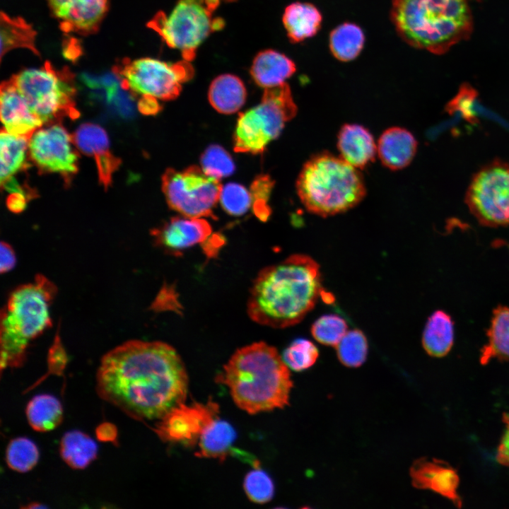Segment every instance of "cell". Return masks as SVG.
Masks as SVG:
<instances>
[{
  "label": "cell",
  "mask_w": 509,
  "mask_h": 509,
  "mask_svg": "<svg viewBox=\"0 0 509 509\" xmlns=\"http://www.w3.org/2000/svg\"><path fill=\"white\" fill-rule=\"evenodd\" d=\"M188 377L177 351L162 341L129 340L107 352L96 392L131 419H160L185 402Z\"/></svg>",
  "instance_id": "obj_1"
},
{
  "label": "cell",
  "mask_w": 509,
  "mask_h": 509,
  "mask_svg": "<svg viewBox=\"0 0 509 509\" xmlns=\"http://www.w3.org/2000/svg\"><path fill=\"white\" fill-rule=\"evenodd\" d=\"M319 264L310 256L292 255L262 269L247 303L249 317L273 328L300 322L323 293Z\"/></svg>",
  "instance_id": "obj_2"
},
{
  "label": "cell",
  "mask_w": 509,
  "mask_h": 509,
  "mask_svg": "<svg viewBox=\"0 0 509 509\" xmlns=\"http://www.w3.org/2000/svg\"><path fill=\"white\" fill-rule=\"evenodd\" d=\"M217 380L227 386L235 404L250 414L283 408L293 387L282 357L262 341L237 350Z\"/></svg>",
  "instance_id": "obj_3"
},
{
  "label": "cell",
  "mask_w": 509,
  "mask_h": 509,
  "mask_svg": "<svg viewBox=\"0 0 509 509\" xmlns=\"http://www.w3.org/2000/svg\"><path fill=\"white\" fill-rule=\"evenodd\" d=\"M390 18L404 42L435 54L468 39L473 30L467 0H392Z\"/></svg>",
  "instance_id": "obj_4"
},
{
  "label": "cell",
  "mask_w": 509,
  "mask_h": 509,
  "mask_svg": "<svg viewBox=\"0 0 509 509\" xmlns=\"http://www.w3.org/2000/svg\"><path fill=\"white\" fill-rule=\"evenodd\" d=\"M57 287L38 274L17 287L1 312V368L22 365L30 343L52 325L50 308Z\"/></svg>",
  "instance_id": "obj_5"
},
{
  "label": "cell",
  "mask_w": 509,
  "mask_h": 509,
  "mask_svg": "<svg viewBox=\"0 0 509 509\" xmlns=\"http://www.w3.org/2000/svg\"><path fill=\"white\" fill-rule=\"evenodd\" d=\"M296 190L307 210L322 217L354 207L366 193L357 168L329 153L317 154L305 163L297 179Z\"/></svg>",
  "instance_id": "obj_6"
},
{
  "label": "cell",
  "mask_w": 509,
  "mask_h": 509,
  "mask_svg": "<svg viewBox=\"0 0 509 509\" xmlns=\"http://www.w3.org/2000/svg\"><path fill=\"white\" fill-rule=\"evenodd\" d=\"M11 80L32 112L45 124L77 119L74 76L68 69L57 70L46 62L40 68L22 70Z\"/></svg>",
  "instance_id": "obj_7"
},
{
  "label": "cell",
  "mask_w": 509,
  "mask_h": 509,
  "mask_svg": "<svg viewBox=\"0 0 509 509\" xmlns=\"http://www.w3.org/2000/svg\"><path fill=\"white\" fill-rule=\"evenodd\" d=\"M221 0H178L171 12L159 11L148 23L170 47L191 62L196 50L213 32L221 29L224 21L213 16Z\"/></svg>",
  "instance_id": "obj_8"
},
{
  "label": "cell",
  "mask_w": 509,
  "mask_h": 509,
  "mask_svg": "<svg viewBox=\"0 0 509 509\" xmlns=\"http://www.w3.org/2000/svg\"><path fill=\"white\" fill-rule=\"evenodd\" d=\"M296 113L297 106L286 82L265 88L259 105L239 114L233 134L235 151L252 154L264 152Z\"/></svg>",
  "instance_id": "obj_9"
},
{
  "label": "cell",
  "mask_w": 509,
  "mask_h": 509,
  "mask_svg": "<svg viewBox=\"0 0 509 509\" xmlns=\"http://www.w3.org/2000/svg\"><path fill=\"white\" fill-rule=\"evenodd\" d=\"M121 87L133 97H152L161 100L175 99L182 85L190 80L194 69L190 62L175 63L144 57L124 59L114 68Z\"/></svg>",
  "instance_id": "obj_10"
},
{
  "label": "cell",
  "mask_w": 509,
  "mask_h": 509,
  "mask_svg": "<svg viewBox=\"0 0 509 509\" xmlns=\"http://www.w3.org/2000/svg\"><path fill=\"white\" fill-rule=\"evenodd\" d=\"M162 190L168 206L188 218L212 217L222 186L219 179L191 165L184 170L167 169L162 176Z\"/></svg>",
  "instance_id": "obj_11"
},
{
  "label": "cell",
  "mask_w": 509,
  "mask_h": 509,
  "mask_svg": "<svg viewBox=\"0 0 509 509\" xmlns=\"http://www.w3.org/2000/svg\"><path fill=\"white\" fill-rule=\"evenodd\" d=\"M471 213L482 226H509V163L494 160L472 177L465 194Z\"/></svg>",
  "instance_id": "obj_12"
},
{
  "label": "cell",
  "mask_w": 509,
  "mask_h": 509,
  "mask_svg": "<svg viewBox=\"0 0 509 509\" xmlns=\"http://www.w3.org/2000/svg\"><path fill=\"white\" fill-rule=\"evenodd\" d=\"M72 136L61 122L45 124L29 139V159L40 173H56L69 184L78 170Z\"/></svg>",
  "instance_id": "obj_13"
},
{
  "label": "cell",
  "mask_w": 509,
  "mask_h": 509,
  "mask_svg": "<svg viewBox=\"0 0 509 509\" xmlns=\"http://www.w3.org/2000/svg\"><path fill=\"white\" fill-rule=\"evenodd\" d=\"M218 412V405L211 401L191 405L182 402L158 419L154 431L165 442L192 445L199 440L205 427L216 418Z\"/></svg>",
  "instance_id": "obj_14"
},
{
  "label": "cell",
  "mask_w": 509,
  "mask_h": 509,
  "mask_svg": "<svg viewBox=\"0 0 509 509\" xmlns=\"http://www.w3.org/2000/svg\"><path fill=\"white\" fill-rule=\"evenodd\" d=\"M62 30L80 35L94 33L108 10V0H47Z\"/></svg>",
  "instance_id": "obj_15"
},
{
  "label": "cell",
  "mask_w": 509,
  "mask_h": 509,
  "mask_svg": "<svg viewBox=\"0 0 509 509\" xmlns=\"http://www.w3.org/2000/svg\"><path fill=\"white\" fill-rule=\"evenodd\" d=\"M72 138L78 149L94 159L99 182L107 189L121 160L112 152L105 130L98 124L84 123L78 127Z\"/></svg>",
  "instance_id": "obj_16"
},
{
  "label": "cell",
  "mask_w": 509,
  "mask_h": 509,
  "mask_svg": "<svg viewBox=\"0 0 509 509\" xmlns=\"http://www.w3.org/2000/svg\"><path fill=\"white\" fill-rule=\"evenodd\" d=\"M211 227L203 218L173 217L153 230L155 242L163 249L175 253L207 240Z\"/></svg>",
  "instance_id": "obj_17"
},
{
  "label": "cell",
  "mask_w": 509,
  "mask_h": 509,
  "mask_svg": "<svg viewBox=\"0 0 509 509\" xmlns=\"http://www.w3.org/2000/svg\"><path fill=\"white\" fill-rule=\"evenodd\" d=\"M0 104L1 120L6 131L29 139L42 127L43 122L30 109L11 78L1 84Z\"/></svg>",
  "instance_id": "obj_18"
},
{
  "label": "cell",
  "mask_w": 509,
  "mask_h": 509,
  "mask_svg": "<svg viewBox=\"0 0 509 509\" xmlns=\"http://www.w3.org/2000/svg\"><path fill=\"white\" fill-rule=\"evenodd\" d=\"M409 472L414 487L438 493L457 507L461 506L457 493L459 477L447 463L436 459L421 458L413 463Z\"/></svg>",
  "instance_id": "obj_19"
},
{
  "label": "cell",
  "mask_w": 509,
  "mask_h": 509,
  "mask_svg": "<svg viewBox=\"0 0 509 509\" xmlns=\"http://www.w3.org/2000/svg\"><path fill=\"white\" fill-rule=\"evenodd\" d=\"M341 158L356 168H363L375 158L377 146L370 131L364 127L344 124L338 135Z\"/></svg>",
  "instance_id": "obj_20"
},
{
  "label": "cell",
  "mask_w": 509,
  "mask_h": 509,
  "mask_svg": "<svg viewBox=\"0 0 509 509\" xmlns=\"http://www.w3.org/2000/svg\"><path fill=\"white\" fill-rule=\"evenodd\" d=\"M417 149V141L408 130L391 127L380 136L377 147L379 158L391 170L406 167L413 160Z\"/></svg>",
  "instance_id": "obj_21"
},
{
  "label": "cell",
  "mask_w": 509,
  "mask_h": 509,
  "mask_svg": "<svg viewBox=\"0 0 509 509\" xmlns=\"http://www.w3.org/2000/svg\"><path fill=\"white\" fill-rule=\"evenodd\" d=\"M296 70L295 63L285 54L266 49L259 52L254 58L250 74L258 86L269 88L285 83Z\"/></svg>",
  "instance_id": "obj_22"
},
{
  "label": "cell",
  "mask_w": 509,
  "mask_h": 509,
  "mask_svg": "<svg viewBox=\"0 0 509 509\" xmlns=\"http://www.w3.org/2000/svg\"><path fill=\"white\" fill-rule=\"evenodd\" d=\"M322 17L312 4L294 2L283 14V25L289 40L297 43L314 36L320 28Z\"/></svg>",
  "instance_id": "obj_23"
},
{
  "label": "cell",
  "mask_w": 509,
  "mask_h": 509,
  "mask_svg": "<svg viewBox=\"0 0 509 509\" xmlns=\"http://www.w3.org/2000/svg\"><path fill=\"white\" fill-rule=\"evenodd\" d=\"M247 91L238 76L224 74L215 78L210 84L208 98L211 105L226 115L238 112L245 104Z\"/></svg>",
  "instance_id": "obj_24"
},
{
  "label": "cell",
  "mask_w": 509,
  "mask_h": 509,
  "mask_svg": "<svg viewBox=\"0 0 509 509\" xmlns=\"http://www.w3.org/2000/svg\"><path fill=\"white\" fill-rule=\"evenodd\" d=\"M455 339L452 317L442 310H435L428 318L422 334V345L433 357H443L451 350Z\"/></svg>",
  "instance_id": "obj_25"
},
{
  "label": "cell",
  "mask_w": 509,
  "mask_h": 509,
  "mask_svg": "<svg viewBox=\"0 0 509 509\" xmlns=\"http://www.w3.org/2000/svg\"><path fill=\"white\" fill-rule=\"evenodd\" d=\"M487 343L481 350L480 362L491 359L509 361V307L498 305L492 312L486 332Z\"/></svg>",
  "instance_id": "obj_26"
},
{
  "label": "cell",
  "mask_w": 509,
  "mask_h": 509,
  "mask_svg": "<svg viewBox=\"0 0 509 509\" xmlns=\"http://www.w3.org/2000/svg\"><path fill=\"white\" fill-rule=\"evenodd\" d=\"M1 186L16 180L15 175L28 168V143L25 137L11 134L3 129L0 134Z\"/></svg>",
  "instance_id": "obj_27"
},
{
  "label": "cell",
  "mask_w": 509,
  "mask_h": 509,
  "mask_svg": "<svg viewBox=\"0 0 509 509\" xmlns=\"http://www.w3.org/2000/svg\"><path fill=\"white\" fill-rule=\"evenodd\" d=\"M236 438L233 426L226 421L216 418L204 429L199 438V457L224 460L231 450Z\"/></svg>",
  "instance_id": "obj_28"
},
{
  "label": "cell",
  "mask_w": 509,
  "mask_h": 509,
  "mask_svg": "<svg viewBox=\"0 0 509 509\" xmlns=\"http://www.w3.org/2000/svg\"><path fill=\"white\" fill-rule=\"evenodd\" d=\"M1 58L16 48L30 50L37 57L40 54L36 47L37 33L31 25L21 17H11L1 12Z\"/></svg>",
  "instance_id": "obj_29"
},
{
  "label": "cell",
  "mask_w": 509,
  "mask_h": 509,
  "mask_svg": "<svg viewBox=\"0 0 509 509\" xmlns=\"http://www.w3.org/2000/svg\"><path fill=\"white\" fill-rule=\"evenodd\" d=\"M59 453L64 462L74 469H83L97 457L96 443L80 431H71L62 438Z\"/></svg>",
  "instance_id": "obj_30"
},
{
  "label": "cell",
  "mask_w": 509,
  "mask_h": 509,
  "mask_svg": "<svg viewBox=\"0 0 509 509\" xmlns=\"http://www.w3.org/2000/svg\"><path fill=\"white\" fill-rule=\"evenodd\" d=\"M25 414L29 425L38 432L57 428L63 419V408L55 397L43 394L33 397L28 403Z\"/></svg>",
  "instance_id": "obj_31"
},
{
  "label": "cell",
  "mask_w": 509,
  "mask_h": 509,
  "mask_svg": "<svg viewBox=\"0 0 509 509\" xmlns=\"http://www.w3.org/2000/svg\"><path fill=\"white\" fill-rule=\"evenodd\" d=\"M364 41V34L359 26L351 23H344L331 32L329 48L336 59L349 62L361 53Z\"/></svg>",
  "instance_id": "obj_32"
},
{
  "label": "cell",
  "mask_w": 509,
  "mask_h": 509,
  "mask_svg": "<svg viewBox=\"0 0 509 509\" xmlns=\"http://www.w3.org/2000/svg\"><path fill=\"white\" fill-rule=\"evenodd\" d=\"M335 346L339 361L346 367H359L366 360L368 341L363 332L359 329L347 331Z\"/></svg>",
  "instance_id": "obj_33"
},
{
  "label": "cell",
  "mask_w": 509,
  "mask_h": 509,
  "mask_svg": "<svg viewBox=\"0 0 509 509\" xmlns=\"http://www.w3.org/2000/svg\"><path fill=\"white\" fill-rule=\"evenodd\" d=\"M39 451L30 439L18 437L11 440L6 450L8 467L16 472L23 473L31 470L37 463Z\"/></svg>",
  "instance_id": "obj_34"
},
{
  "label": "cell",
  "mask_w": 509,
  "mask_h": 509,
  "mask_svg": "<svg viewBox=\"0 0 509 509\" xmlns=\"http://www.w3.org/2000/svg\"><path fill=\"white\" fill-rule=\"evenodd\" d=\"M319 356L317 347L306 339H296L284 350L283 362L288 368L296 372L308 369L317 361Z\"/></svg>",
  "instance_id": "obj_35"
},
{
  "label": "cell",
  "mask_w": 509,
  "mask_h": 509,
  "mask_svg": "<svg viewBox=\"0 0 509 509\" xmlns=\"http://www.w3.org/2000/svg\"><path fill=\"white\" fill-rule=\"evenodd\" d=\"M200 163L205 173L219 180L231 175L235 170L230 153L217 144H211L204 150L200 157Z\"/></svg>",
  "instance_id": "obj_36"
},
{
  "label": "cell",
  "mask_w": 509,
  "mask_h": 509,
  "mask_svg": "<svg viewBox=\"0 0 509 509\" xmlns=\"http://www.w3.org/2000/svg\"><path fill=\"white\" fill-rule=\"evenodd\" d=\"M344 319L334 314L324 315L317 319L311 327L313 337L326 346H336L347 332Z\"/></svg>",
  "instance_id": "obj_37"
},
{
  "label": "cell",
  "mask_w": 509,
  "mask_h": 509,
  "mask_svg": "<svg viewBox=\"0 0 509 509\" xmlns=\"http://www.w3.org/2000/svg\"><path fill=\"white\" fill-rule=\"evenodd\" d=\"M243 488L249 499L256 503L269 502L274 493L273 481L264 471L257 467L247 474Z\"/></svg>",
  "instance_id": "obj_38"
},
{
  "label": "cell",
  "mask_w": 509,
  "mask_h": 509,
  "mask_svg": "<svg viewBox=\"0 0 509 509\" xmlns=\"http://www.w3.org/2000/svg\"><path fill=\"white\" fill-rule=\"evenodd\" d=\"M221 206L230 215L245 213L252 204L250 192L238 183H228L222 187L219 197Z\"/></svg>",
  "instance_id": "obj_39"
},
{
  "label": "cell",
  "mask_w": 509,
  "mask_h": 509,
  "mask_svg": "<svg viewBox=\"0 0 509 509\" xmlns=\"http://www.w3.org/2000/svg\"><path fill=\"white\" fill-rule=\"evenodd\" d=\"M274 181L268 175H259L255 177L250 187L254 212L261 220L269 216L271 210L267 205Z\"/></svg>",
  "instance_id": "obj_40"
},
{
  "label": "cell",
  "mask_w": 509,
  "mask_h": 509,
  "mask_svg": "<svg viewBox=\"0 0 509 509\" xmlns=\"http://www.w3.org/2000/svg\"><path fill=\"white\" fill-rule=\"evenodd\" d=\"M478 94L470 85L462 84L457 95L447 105L449 113L459 112L468 122H474L475 116L472 108L476 100Z\"/></svg>",
  "instance_id": "obj_41"
},
{
  "label": "cell",
  "mask_w": 509,
  "mask_h": 509,
  "mask_svg": "<svg viewBox=\"0 0 509 509\" xmlns=\"http://www.w3.org/2000/svg\"><path fill=\"white\" fill-rule=\"evenodd\" d=\"M67 358L64 350L58 342L55 341V344L51 348L49 353V372L48 374H55L62 375L63 370L65 368Z\"/></svg>",
  "instance_id": "obj_42"
},
{
  "label": "cell",
  "mask_w": 509,
  "mask_h": 509,
  "mask_svg": "<svg viewBox=\"0 0 509 509\" xmlns=\"http://www.w3.org/2000/svg\"><path fill=\"white\" fill-rule=\"evenodd\" d=\"M504 431L497 451V460L509 467V414H503Z\"/></svg>",
  "instance_id": "obj_43"
},
{
  "label": "cell",
  "mask_w": 509,
  "mask_h": 509,
  "mask_svg": "<svg viewBox=\"0 0 509 509\" xmlns=\"http://www.w3.org/2000/svg\"><path fill=\"white\" fill-rule=\"evenodd\" d=\"M0 253V271L1 274L6 273L15 267L16 255L11 246L5 242H1Z\"/></svg>",
  "instance_id": "obj_44"
},
{
  "label": "cell",
  "mask_w": 509,
  "mask_h": 509,
  "mask_svg": "<svg viewBox=\"0 0 509 509\" xmlns=\"http://www.w3.org/2000/svg\"><path fill=\"white\" fill-rule=\"evenodd\" d=\"M95 435L100 441L114 443L117 441L118 431L113 423L103 422L97 426Z\"/></svg>",
  "instance_id": "obj_45"
},
{
  "label": "cell",
  "mask_w": 509,
  "mask_h": 509,
  "mask_svg": "<svg viewBox=\"0 0 509 509\" xmlns=\"http://www.w3.org/2000/svg\"><path fill=\"white\" fill-rule=\"evenodd\" d=\"M139 111L146 115H154L161 108L158 99L152 97H141L137 103Z\"/></svg>",
  "instance_id": "obj_46"
},
{
  "label": "cell",
  "mask_w": 509,
  "mask_h": 509,
  "mask_svg": "<svg viewBox=\"0 0 509 509\" xmlns=\"http://www.w3.org/2000/svg\"><path fill=\"white\" fill-rule=\"evenodd\" d=\"M28 198L22 194H10L6 202L8 207L13 212L18 213L23 211L26 205Z\"/></svg>",
  "instance_id": "obj_47"
},
{
  "label": "cell",
  "mask_w": 509,
  "mask_h": 509,
  "mask_svg": "<svg viewBox=\"0 0 509 509\" xmlns=\"http://www.w3.org/2000/svg\"><path fill=\"white\" fill-rule=\"evenodd\" d=\"M45 505L40 504L39 503H31L29 505L24 506V508H45Z\"/></svg>",
  "instance_id": "obj_48"
}]
</instances>
